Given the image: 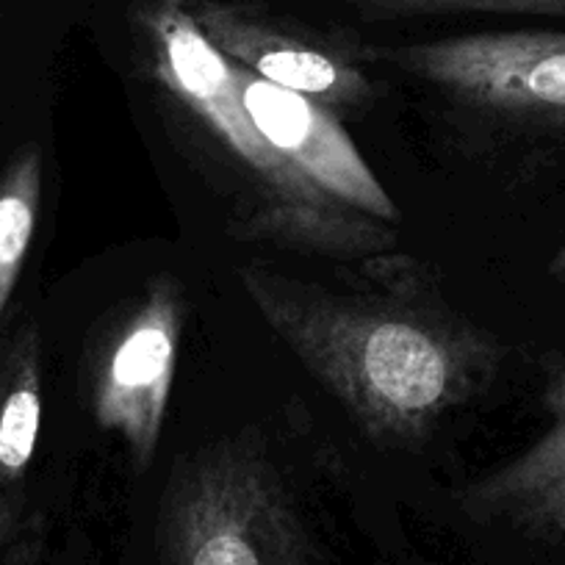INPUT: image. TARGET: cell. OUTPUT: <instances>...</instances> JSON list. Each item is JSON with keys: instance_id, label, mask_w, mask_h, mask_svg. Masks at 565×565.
Returning a JSON list of instances; mask_svg holds the SVG:
<instances>
[{"instance_id": "8fae6325", "label": "cell", "mask_w": 565, "mask_h": 565, "mask_svg": "<svg viewBox=\"0 0 565 565\" xmlns=\"http://www.w3.org/2000/svg\"><path fill=\"white\" fill-rule=\"evenodd\" d=\"M369 20L447 18V14H543L565 18V0H350Z\"/></svg>"}, {"instance_id": "5bb4252c", "label": "cell", "mask_w": 565, "mask_h": 565, "mask_svg": "<svg viewBox=\"0 0 565 565\" xmlns=\"http://www.w3.org/2000/svg\"><path fill=\"white\" fill-rule=\"evenodd\" d=\"M552 271H554V275H563V277H565V247L559 249L557 255H554V260H552Z\"/></svg>"}, {"instance_id": "52a82bcc", "label": "cell", "mask_w": 565, "mask_h": 565, "mask_svg": "<svg viewBox=\"0 0 565 565\" xmlns=\"http://www.w3.org/2000/svg\"><path fill=\"white\" fill-rule=\"evenodd\" d=\"M211 45L231 64L260 81L300 92L333 108H361L372 103L374 86L344 53L308 36L282 31L249 14L247 9L220 0H183Z\"/></svg>"}, {"instance_id": "277c9868", "label": "cell", "mask_w": 565, "mask_h": 565, "mask_svg": "<svg viewBox=\"0 0 565 565\" xmlns=\"http://www.w3.org/2000/svg\"><path fill=\"white\" fill-rule=\"evenodd\" d=\"M369 56L405 70L471 111L521 125L565 128V34L488 31Z\"/></svg>"}, {"instance_id": "9c48e42d", "label": "cell", "mask_w": 565, "mask_h": 565, "mask_svg": "<svg viewBox=\"0 0 565 565\" xmlns=\"http://www.w3.org/2000/svg\"><path fill=\"white\" fill-rule=\"evenodd\" d=\"M42 339L25 324L0 372V486H14L34 460L42 430Z\"/></svg>"}, {"instance_id": "ba28073f", "label": "cell", "mask_w": 565, "mask_h": 565, "mask_svg": "<svg viewBox=\"0 0 565 565\" xmlns=\"http://www.w3.org/2000/svg\"><path fill=\"white\" fill-rule=\"evenodd\" d=\"M552 424L535 444L460 493V508L480 524L565 543V366L546 388Z\"/></svg>"}, {"instance_id": "30bf717a", "label": "cell", "mask_w": 565, "mask_h": 565, "mask_svg": "<svg viewBox=\"0 0 565 565\" xmlns=\"http://www.w3.org/2000/svg\"><path fill=\"white\" fill-rule=\"evenodd\" d=\"M42 205V150H20L0 175V317L23 271Z\"/></svg>"}, {"instance_id": "3957f363", "label": "cell", "mask_w": 565, "mask_h": 565, "mask_svg": "<svg viewBox=\"0 0 565 565\" xmlns=\"http://www.w3.org/2000/svg\"><path fill=\"white\" fill-rule=\"evenodd\" d=\"M161 565H319L289 488L258 441L225 438L178 469L161 499Z\"/></svg>"}, {"instance_id": "8992f818", "label": "cell", "mask_w": 565, "mask_h": 565, "mask_svg": "<svg viewBox=\"0 0 565 565\" xmlns=\"http://www.w3.org/2000/svg\"><path fill=\"white\" fill-rule=\"evenodd\" d=\"M233 73L249 119L282 159H289L330 198L350 209L380 222L399 220V209L391 194L328 106L300 92L260 81L236 64Z\"/></svg>"}, {"instance_id": "7a4b0ae2", "label": "cell", "mask_w": 565, "mask_h": 565, "mask_svg": "<svg viewBox=\"0 0 565 565\" xmlns=\"http://www.w3.org/2000/svg\"><path fill=\"white\" fill-rule=\"evenodd\" d=\"M141 23L153 47L156 81L258 183L260 205L233 227L238 242L328 255L394 247L396 236L383 222L330 198L260 136L238 95L233 64L211 45L183 0H159Z\"/></svg>"}, {"instance_id": "5b68a950", "label": "cell", "mask_w": 565, "mask_h": 565, "mask_svg": "<svg viewBox=\"0 0 565 565\" xmlns=\"http://www.w3.org/2000/svg\"><path fill=\"white\" fill-rule=\"evenodd\" d=\"M183 333L175 277H159L117 324L92 369V413L122 441L136 471L153 466L164 433Z\"/></svg>"}, {"instance_id": "4fadbf2b", "label": "cell", "mask_w": 565, "mask_h": 565, "mask_svg": "<svg viewBox=\"0 0 565 565\" xmlns=\"http://www.w3.org/2000/svg\"><path fill=\"white\" fill-rule=\"evenodd\" d=\"M18 532H20L18 508L0 499V548L9 546V543H18L14 541V537H18Z\"/></svg>"}, {"instance_id": "6da1fadb", "label": "cell", "mask_w": 565, "mask_h": 565, "mask_svg": "<svg viewBox=\"0 0 565 565\" xmlns=\"http://www.w3.org/2000/svg\"><path fill=\"white\" fill-rule=\"evenodd\" d=\"M238 277L266 324L380 447H422L502 366L497 339L411 286L339 295L260 266Z\"/></svg>"}, {"instance_id": "7c38bea8", "label": "cell", "mask_w": 565, "mask_h": 565, "mask_svg": "<svg viewBox=\"0 0 565 565\" xmlns=\"http://www.w3.org/2000/svg\"><path fill=\"white\" fill-rule=\"evenodd\" d=\"M0 565H42V543L36 537H23V541L12 543Z\"/></svg>"}]
</instances>
